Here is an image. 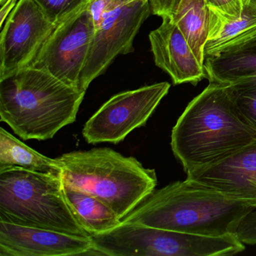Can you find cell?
Listing matches in <instances>:
<instances>
[{"mask_svg": "<svg viewBox=\"0 0 256 256\" xmlns=\"http://www.w3.org/2000/svg\"><path fill=\"white\" fill-rule=\"evenodd\" d=\"M256 140L241 116L230 85L210 82L172 130V151L186 172L214 162Z\"/></svg>", "mask_w": 256, "mask_h": 256, "instance_id": "obj_1", "label": "cell"}, {"mask_svg": "<svg viewBox=\"0 0 256 256\" xmlns=\"http://www.w3.org/2000/svg\"><path fill=\"white\" fill-rule=\"evenodd\" d=\"M254 209L186 179L154 190L121 223L222 236L234 234L241 220Z\"/></svg>", "mask_w": 256, "mask_h": 256, "instance_id": "obj_2", "label": "cell"}, {"mask_svg": "<svg viewBox=\"0 0 256 256\" xmlns=\"http://www.w3.org/2000/svg\"><path fill=\"white\" fill-rule=\"evenodd\" d=\"M85 92L28 67L0 80V119L24 140H48L77 118Z\"/></svg>", "mask_w": 256, "mask_h": 256, "instance_id": "obj_3", "label": "cell"}, {"mask_svg": "<svg viewBox=\"0 0 256 256\" xmlns=\"http://www.w3.org/2000/svg\"><path fill=\"white\" fill-rule=\"evenodd\" d=\"M56 158L64 184L100 199L120 220L149 197L157 185L154 169L110 148L73 151Z\"/></svg>", "mask_w": 256, "mask_h": 256, "instance_id": "obj_4", "label": "cell"}, {"mask_svg": "<svg viewBox=\"0 0 256 256\" xmlns=\"http://www.w3.org/2000/svg\"><path fill=\"white\" fill-rule=\"evenodd\" d=\"M0 221L90 236L67 203L61 175L20 168L0 169Z\"/></svg>", "mask_w": 256, "mask_h": 256, "instance_id": "obj_5", "label": "cell"}, {"mask_svg": "<svg viewBox=\"0 0 256 256\" xmlns=\"http://www.w3.org/2000/svg\"><path fill=\"white\" fill-rule=\"evenodd\" d=\"M95 36L80 77L79 91L86 92L118 55L134 50L133 42L152 13L150 0H92L88 5Z\"/></svg>", "mask_w": 256, "mask_h": 256, "instance_id": "obj_6", "label": "cell"}, {"mask_svg": "<svg viewBox=\"0 0 256 256\" xmlns=\"http://www.w3.org/2000/svg\"><path fill=\"white\" fill-rule=\"evenodd\" d=\"M170 88V84L161 82L114 96L86 122L84 138L90 144L122 142L146 124Z\"/></svg>", "mask_w": 256, "mask_h": 256, "instance_id": "obj_7", "label": "cell"}, {"mask_svg": "<svg viewBox=\"0 0 256 256\" xmlns=\"http://www.w3.org/2000/svg\"><path fill=\"white\" fill-rule=\"evenodd\" d=\"M94 36L95 26L88 6L56 26L30 67L44 70L79 91Z\"/></svg>", "mask_w": 256, "mask_h": 256, "instance_id": "obj_8", "label": "cell"}, {"mask_svg": "<svg viewBox=\"0 0 256 256\" xmlns=\"http://www.w3.org/2000/svg\"><path fill=\"white\" fill-rule=\"evenodd\" d=\"M56 25L37 0H19L0 35V80L30 66Z\"/></svg>", "mask_w": 256, "mask_h": 256, "instance_id": "obj_9", "label": "cell"}, {"mask_svg": "<svg viewBox=\"0 0 256 256\" xmlns=\"http://www.w3.org/2000/svg\"><path fill=\"white\" fill-rule=\"evenodd\" d=\"M186 174V179L256 209V140Z\"/></svg>", "mask_w": 256, "mask_h": 256, "instance_id": "obj_10", "label": "cell"}, {"mask_svg": "<svg viewBox=\"0 0 256 256\" xmlns=\"http://www.w3.org/2000/svg\"><path fill=\"white\" fill-rule=\"evenodd\" d=\"M92 251L90 236L0 221V256H64Z\"/></svg>", "mask_w": 256, "mask_h": 256, "instance_id": "obj_11", "label": "cell"}, {"mask_svg": "<svg viewBox=\"0 0 256 256\" xmlns=\"http://www.w3.org/2000/svg\"><path fill=\"white\" fill-rule=\"evenodd\" d=\"M155 64L172 78L174 84H198L206 78L204 67L193 53L185 36L170 17L150 34Z\"/></svg>", "mask_w": 256, "mask_h": 256, "instance_id": "obj_12", "label": "cell"}, {"mask_svg": "<svg viewBox=\"0 0 256 256\" xmlns=\"http://www.w3.org/2000/svg\"><path fill=\"white\" fill-rule=\"evenodd\" d=\"M209 10V32L204 49V59L238 50L256 41V0H244L242 13L238 18L227 17L214 8Z\"/></svg>", "mask_w": 256, "mask_h": 256, "instance_id": "obj_13", "label": "cell"}, {"mask_svg": "<svg viewBox=\"0 0 256 256\" xmlns=\"http://www.w3.org/2000/svg\"><path fill=\"white\" fill-rule=\"evenodd\" d=\"M204 67L209 82L256 85V41L228 53L205 58Z\"/></svg>", "mask_w": 256, "mask_h": 256, "instance_id": "obj_14", "label": "cell"}, {"mask_svg": "<svg viewBox=\"0 0 256 256\" xmlns=\"http://www.w3.org/2000/svg\"><path fill=\"white\" fill-rule=\"evenodd\" d=\"M62 184L72 212L90 235L103 233L120 224L121 220L108 205L85 192Z\"/></svg>", "mask_w": 256, "mask_h": 256, "instance_id": "obj_15", "label": "cell"}, {"mask_svg": "<svg viewBox=\"0 0 256 256\" xmlns=\"http://www.w3.org/2000/svg\"><path fill=\"white\" fill-rule=\"evenodd\" d=\"M6 168H20L56 176L62 174V167L58 158H50L40 154L1 128L0 169Z\"/></svg>", "mask_w": 256, "mask_h": 256, "instance_id": "obj_16", "label": "cell"}, {"mask_svg": "<svg viewBox=\"0 0 256 256\" xmlns=\"http://www.w3.org/2000/svg\"><path fill=\"white\" fill-rule=\"evenodd\" d=\"M198 60L204 64L205 44L209 32L210 10L205 0H181L172 17Z\"/></svg>", "mask_w": 256, "mask_h": 256, "instance_id": "obj_17", "label": "cell"}, {"mask_svg": "<svg viewBox=\"0 0 256 256\" xmlns=\"http://www.w3.org/2000/svg\"><path fill=\"white\" fill-rule=\"evenodd\" d=\"M48 18L58 26L86 8L92 0H37Z\"/></svg>", "mask_w": 256, "mask_h": 256, "instance_id": "obj_18", "label": "cell"}, {"mask_svg": "<svg viewBox=\"0 0 256 256\" xmlns=\"http://www.w3.org/2000/svg\"><path fill=\"white\" fill-rule=\"evenodd\" d=\"M230 86L240 114L256 131V85L240 84Z\"/></svg>", "mask_w": 256, "mask_h": 256, "instance_id": "obj_19", "label": "cell"}, {"mask_svg": "<svg viewBox=\"0 0 256 256\" xmlns=\"http://www.w3.org/2000/svg\"><path fill=\"white\" fill-rule=\"evenodd\" d=\"M209 8H214L223 16L238 18L244 8V0H205Z\"/></svg>", "mask_w": 256, "mask_h": 256, "instance_id": "obj_20", "label": "cell"}, {"mask_svg": "<svg viewBox=\"0 0 256 256\" xmlns=\"http://www.w3.org/2000/svg\"><path fill=\"white\" fill-rule=\"evenodd\" d=\"M238 236L244 244H256V210L242 218L238 226Z\"/></svg>", "mask_w": 256, "mask_h": 256, "instance_id": "obj_21", "label": "cell"}, {"mask_svg": "<svg viewBox=\"0 0 256 256\" xmlns=\"http://www.w3.org/2000/svg\"><path fill=\"white\" fill-rule=\"evenodd\" d=\"M181 0H150L152 14L164 17H170L174 14Z\"/></svg>", "mask_w": 256, "mask_h": 256, "instance_id": "obj_22", "label": "cell"}, {"mask_svg": "<svg viewBox=\"0 0 256 256\" xmlns=\"http://www.w3.org/2000/svg\"><path fill=\"white\" fill-rule=\"evenodd\" d=\"M18 0H7L6 2L1 6L0 11V28H2L10 13L17 5Z\"/></svg>", "mask_w": 256, "mask_h": 256, "instance_id": "obj_23", "label": "cell"}, {"mask_svg": "<svg viewBox=\"0 0 256 256\" xmlns=\"http://www.w3.org/2000/svg\"><path fill=\"white\" fill-rule=\"evenodd\" d=\"M7 0H0V6H2L6 2Z\"/></svg>", "mask_w": 256, "mask_h": 256, "instance_id": "obj_24", "label": "cell"}]
</instances>
